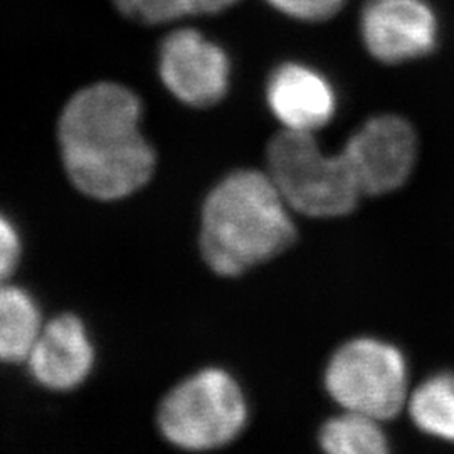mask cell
I'll return each mask as SVG.
<instances>
[{"instance_id":"6da1fadb","label":"cell","mask_w":454,"mask_h":454,"mask_svg":"<svg viewBox=\"0 0 454 454\" xmlns=\"http://www.w3.org/2000/svg\"><path fill=\"white\" fill-rule=\"evenodd\" d=\"M142 120L140 98L120 82H93L67 99L58 120V144L74 189L114 202L145 187L155 174L157 153Z\"/></svg>"},{"instance_id":"7a4b0ae2","label":"cell","mask_w":454,"mask_h":454,"mask_svg":"<svg viewBox=\"0 0 454 454\" xmlns=\"http://www.w3.org/2000/svg\"><path fill=\"white\" fill-rule=\"evenodd\" d=\"M290 209L270 174H229L212 187L200 211L202 260L227 278L273 260L296 238Z\"/></svg>"},{"instance_id":"3957f363","label":"cell","mask_w":454,"mask_h":454,"mask_svg":"<svg viewBox=\"0 0 454 454\" xmlns=\"http://www.w3.org/2000/svg\"><path fill=\"white\" fill-rule=\"evenodd\" d=\"M247 403L231 373L207 367L182 379L157 407L162 438L184 451H211L243 433Z\"/></svg>"},{"instance_id":"277c9868","label":"cell","mask_w":454,"mask_h":454,"mask_svg":"<svg viewBox=\"0 0 454 454\" xmlns=\"http://www.w3.org/2000/svg\"><path fill=\"white\" fill-rule=\"evenodd\" d=\"M268 172L293 211L309 217L348 214L362 195L345 155H326L307 131L276 135L268 146Z\"/></svg>"},{"instance_id":"5b68a950","label":"cell","mask_w":454,"mask_h":454,"mask_svg":"<svg viewBox=\"0 0 454 454\" xmlns=\"http://www.w3.org/2000/svg\"><path fill=\"white\" fill-rule=\"evenodd\" d=\"M325 384L345 411L386 421L406 404V360L386 341L357 339L332 357Z\"/></svg>"},{"instance_id":"8992f818","label":"cell","mask_w":454,"mask_h":454,"mask_svg":"<svg viewBox=\"0 0 454 454\" xmlns=\"http://www.w3.org/2000/svg\"><path fill=\"white\" fill-rule=\"evenodd\" d=\"M159 76L182 105L209 108L226 97L231 61L226 51L195 29H176L159 49Z\"/></svg>"},{"instance_id":"52a82bcc","label":"cell","mask_w":454,"mask_h":454,"mask_svg":"<svg viewBox=\"0 0 454 454\" xmlns=\"http://www.w3.org/2000/svg\"><path fill=\"white\" fill-rule=\"evenodd\" d=\"M416 133L404 118L382 114L365 121L345 144L343 155L362 194H387L399 189L416 162Z\"/></svg>"},{"instance_id":"ba28073f","label":"cell","mask_w":454,"mask_h":454,"mask_svg":"<svg viewBox=\"0 0 454 454\" xmlns=\"http://www.w3.org/2000/svg\"><path fill=\"white\" fill-rule=\"evenodd\" d=\"M438 17L426 0H369L360 14V35L380 63L399 65L433 52Z\"/></svg>"},{"instance_id":"9c48e42d","label":"cell","mask_w":454,"mask_h":454,"mask_svg":"<svg viewBox=\"0 0 454 454\" xmlns=\"http://www.w3.org/2000/svg\"><path fill=\"white\" fill-rule=\"evenodd\" d=\"M24 364L39 387L71 392L95 371L97 345L82 317L61 313L44 324Z\"/></svg>"},{"instance_id":"30bf717a","label":"cell","mask_w":454,"mask_h":454,"mask_svg":"<svg viewBox=\"0 0 454 454\" xmlns=\"http://www.w3.org/2000/svg\"><path fill=\"white\" fill-rule=\"evenodd\" d=\"M266 99L285 130L313 133L324 129L337 112L333 86L315 67L301 63L276 67L268 80Z\"/></svg>"},{"instance_id":"8fae6325","label":"cell","mask_w":454,"mask_h":454,"mask_svg":"<svg viewBox=\"0 0 454 454\" xmlns=\"http://www.w3.org/2000/svg\"><path fill=\"white\" fill-rule=\"evenodd\" d=\"M44 326L31 293L0 281V364H24Z\"/></svg>"},{"instance_id":"7c38bea8","label":"cell","mask_w":454,"mask_h":454,"mask_svg":"<svg viewBox=\"0 0 454 454\" xmlns=\"http://www.w3.org/2000/svg\"><path fill=\"white\" fill-rule=\"evenodd\" d=\"M409 411L421 431L454 442L453 373H439L422 382L411 395Z\"/></svg>"},{"instance_id":"4fadbf2b","label":"cell","mask_w":454,"mask_h":454,"mask_svg":"<svg viewBox=\"0 0 454 454\" xmlns=\"http://www.w3.org/2000/svg\"><path fill=\"white\" fill-rule=\"evenodd\" d=\"M379 419L347 411L325 424L320 444L333 454H384L389 451L387 438Z\"/></svg>"},{"instance_id":"5bb4252c","label":"cell","mask_w":454,"mask_h":454,"mask_svg":"<svg viewBox=\"0 0 454 454\" xmlns=\"http://www.w3.org/2000/svg\"><path fill=\"white\" fill-rule=\"evenodd\" d=\"M239 0H114V7L140 24H168L184 17L219 14Z\"/></svg>"},{"instance_id":"9a60e30c","label":"cell","mask_w":454,"mask_h":454,"mask_svg":"<svg viewBox=\"0 0 454 454\" xmlns=\"http://www.w3.org/2000/svg\"><path fill=\"white\" fill-rule=\"evenodd\" d=\"M273 9L285 16L320 22L339 14L347 0H266Z\"/></svg>"},{"instance_id":"2e32d148","label":"cell","mask_w":454,"mask_h":454,"mask_svg":"<svg viewBox=\"0 0 454 454\" xmlns=\"http://www.w3.org/2000/svg\"><path fill=\"white\" fill-rule=\"evenodd\" d=\"M22 258V238L16 223L0 212V281H7L16 273Z\"/></svg>"}]
</instances>
